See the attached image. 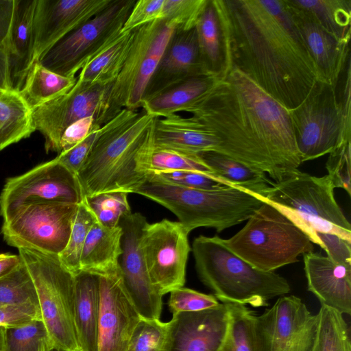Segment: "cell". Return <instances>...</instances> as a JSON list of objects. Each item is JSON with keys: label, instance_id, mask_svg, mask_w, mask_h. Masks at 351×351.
Wrapping results in <instances>:
<instances>
[{"label": "cell", "instance_id": "1", "mask_svg": "<svg viewBox=\"0 0 351 351\" xmlns=\"http://www.w3.org/2000/svg\"><path fill=\"white\" fill-rule=\"evenodd\" d=\"M217 141L216 152L275 182L301 165L289 110L232 66L186 110Z\"/></svg>", "mask_w": 351, "mask_h": 351}, {"label": "cell", "instance_id": "2", "mask_svg": "<svg viewBox=\"0 0 351 351\" xmlns=\"http://www.w3.org/2000/svg\"><path fill=\"white\" fill-rule=\"evenodd\" d=\"M232 66L287 110L306 97L318 75L285 0H213Z\"/></svg>", "mask_w": 351, "mask_h": 351}, {"label": "cell", "instance_id": "3", "mask_svg": "<svg viewBox=\"0 0 351 351\" xmlns=\"http://www.w3.org/2000/svg\"><path fill=\"white\" fill-rule=\"evenodd\" d=\"M155 118L143 110L124 108L100 128L76 175L83 198L108 192L133 193L146 180L144 155Z\"/></svg>", "mask_w": 351, "mask_h": 351}, {"label": "cell", "instance_id": "4", "mask_svg": "<svg viewBox=\"0 0 351 351\" xmlns=\"http://www.w3.org/2000/svg\"><path fill=\"white\" fill-rule=\"evenodd\" d=\"M192 252L199 280L223 303L267 306L269 300L291 291L284 277L254 267L232 252L217 235L195 238Z\"/></svg>", "mask_w": 351, "mask_h": 351}, {"label": "cell", "instance_id": "5", "mask_svg": "<svg viewBox=\"0 0 351 351\" xmlns=\"http://www.w3.org/2000/svg\"><path fill=\"white\" fill-rule=\"evenodd\" d=\"M133 193L167 208L189 233L200 227L220 232L247 221L264 202L260 196L235 186L198 190L148 180Z\"/></svg>", "mask_w": 351, "mask_h": 351}, {"label": "cell", "instance_id": "6", "mask_svg": "<svg viewBox=\"0 0 351 351\" xmlns=\"http://www.w3.org/2000/svg\"><path fill=\"white\" fill-rule=\"evenodd\" d=\"M263 204L226 245L254 267L265 272L295 263L313 252V243L304 227L281 207Z\"/></svg>", "mask_w": 351, "mask_h": 351}, {"label": "cell", "instance_id": "7", "mask_svg": "<svg viewBox=\"0 0 351 351\" xmlns=\"http://www.w3.org/2000/svg\"><path fill=\"white\" fill-rule=\"evenodd\" d=\"M329 176H311L295 170L281 181L271 182L260 196L291 215L322 247L315 232L335 234L351 241V225L337 204Z\"/></svg>", "mask_w": 351, "mask_h": 351}, {"label": "cell", "instance_id": "8", "mask_svg": "<svg viewBox=\"0 0 351 351\" xmlns=\"http://www.w3.org/2000/svg\"><path fill=\"white\" fill-rule=\"evenodd\" d=\"M36 287L41 319L53 350L81 351L75 326V278L58 256L21 248Z\"/></svg>", "mask_w": 351, "mask_h": 351}, {"label": "cell", "instance_id": "9", "mask_svg": "<svg viewBox=\"0 0 351 351\" xmlns=\"http://www.w3.org/2000/svg\"><path fill=\"white\" fill-rule=\"evenodd\" d=\"M336 89L317 80L301 104L289 110L302 163L351 142V110L342 108Z\"/></svg>", "mask_w": 351, "mask_h": 351}, {"label": "cell", "instance_id": "10", "mask_svg": "<svg viewBox=\"0 0 351 351\" xmlns=\"http://www.w3.org/2000/svg\"><path fill=\"white\" fill-rule=\"evenodd\" d=\"M176 28L157 20L134 29L128 57L106 94L96 125L102 126L124 108L138 111L163 52Z\"/></svg>", "mask_w": 351, "mask_h": 351}, {"label": "cell", "instance_id": "11", "mask_svg": "<svg viewBox=\"0 0 351 351\" xmlns=\"http://www.w3.org/2000/svg\"><path fill=\"white\" fill-rule=\"evenodd\" d=\"M136 0H112L103 11L70 32L38 62L66 77L76 73L106 49L120 35Z\"/></svg>", "mask_w": 351, "mask_h": 351}, {"label": "cell", "instance_id": "12", "mask_svg": "<svg viewBox=\"0 0 351 351\" xmlns=\"http://www.w3.org/2000/svg\"><path fill=\"white\" fill-rule=\"evenodd\" d=\"M78 204L60 202L24 204L3 219V239L19 250L58 256L67 244Z\"/></svg>", "mask_w": 351, "mask_h": 351}, {"label": "cell", "instance_id": "13", "mask_svg": "<svg viewBox=\"0 0 351 351\" xmlns=\"http://www.w3.org/2000/svg\"><path fill=\"white\" fill-rule=\"evenodd\" d=\"M317 328L313 314L302 300L282 295L253 322L255 351H311Z\"/></svg>", "mask_w": 351, "mask_h": 351}, {"label": "cell", "instance_id": "14", "mask_svg": "<svg viewBox=\"0 0 351 351\" xmlns=\"http://www.w3.org/2000/svg\"><path fill=\"white\" fill-rule=\"evenodd\" d=\"M189 232L179 221L164 219L145 226L141 250L153 285L164 295L184 287L191 251Z\"/></svg>", "mask_w": 351, "mask_h": 351}, {"label": "cell", "instance_id": "15", "mask_svg": "<svg viewBox=\"0 0 351 351\" xmlns=\"http://www.w3.org/2000/svg\"><path fill=\"white\" fill-rule=\"evenodd\" d=\"M83 199L76 175L54 158L6 180L0 195V215L4 219L17 208L32 202L78 204Z\"/></svg>", "mask_w": 351, "mask_h": 351}, {"label": "cell", "instance_id": "16", "mask_svg": "<svg viewBox=\"0 0 351 351\" xmlns=\"http://www.w3.org/2000/svg\"><path fill=\"white\" fill-rule=\"evenodd\" d=\"M110 86L77 80L68 93L31 110L32 126L44 136L47 153H60L63 132L76 121L93 116L96 125Z\"/></svg>", "mask_w": 351, "mask_h": 351}, {"label": "cell", "instance_id": "17", "mask_svg": "<svg viewBox=\"0 0 351 351\" xmlns=\"http://www.w3.org/2000/svg\"><path fill=\"white\" fill-rule=\"evenodd\" d=\"M147 223L145 217L139 213H130L120 220L122 253L119 263V276L140 316L160 319L163 295L151 281L141 245L143 230Z\"/></svg>", "mask_w": 351, "mask_h": 351}, {"label": "cell", "instance_id": "18", "mask_svg": "<svg viewBox=\"0 0 351 351\" xmlns=\"http://www.w3.org/2000/svg\"><path fill=\"white\" fill-rule=\"evenodd\" d=\"M112 1L36 0L32 65L62 38L105 10Z\"/></svg>", "mask_w": 351, "mask_h": 351}, {"label": "cell", "instance_id": "19", "mask_svg": "<svg viewBox=\"0 0 351 351\" xmlns=\"http://www.w3.org/2000/svg\"><path fill=\"white\" fill-rule=\"evenodd\" d=\"M228 303L201 311L173 314L167 322L164 351H218L228 331Z\"/></svg>", "mask_w": 351, "mask_h": 351}, {"label": "cell", "instance_id": "20", "mask_svg": "<svg viewBox=\"0 0 351 351\" xmlns=\"http://www.w3.org/2000/svg\"><path fill=\"white\" fill-rule=\"evenodd\" d=\"M98 351H126L141 316L126 293L119 274L99 276Z\"/></svg>", "mask_w": 351, "mask_h": 351}, {"label": "cell", "instance_id": "21", "mask_svg": "<svg viewBox=\"0 0 351 351\" xmlns=\"http://www.w3.org/2000/svg\"><path fill=\"white\" fill-rule=\"evenodd\" d=\"M315 65L318 80L335 88L350 60V44L339 41L307 10L285 0Z\"/></svg>", "mask_w": 351, "mask_h": 351}, {"label": "cell", "instance_id": "22", "mask_svg": "<svg viewBox=\"0 0 351 351\" xmlns=\"http://www.w3.org/2000/svg\"><path fill=\"white\" fill-rule=\"evenodd\" d=\"M200 76L208 75L199 56L196 29L175 30L149 82L142 104L179 84Z\"/></svg>", "mask_w": 351, "mask_h": 351}, {"label": "cell", "instance_id": "23", "mask_svg": "<svg viewBox=\"0 0 351 351\" xmlns=\"http://www.w3.org/2000/svg\"><path fill=\"white\" fill-rule=\"evenodd\" d=\"M308 290L321 304L341 314L351 313V266L335 263L327 256L303 254Z\"/></svg>", "mask_w": 351, "mask_h": 351}, {"label": "cell", "instance_id": "24", "mask_svg": "<svg viewBox=\"0 0 351 351\" xmlns=\"http://www.w3.org/2000/svg\"><path fill=\"white\" fill-rule=\"evenodd\" d=\"M154 146L176 150L193 155L215 152L217 141L202 123L192 117L178 114L167 117H156L152 126Z\"/></svg>", "mask_w": 351, "mask_h": 351}, {"label": "cell", "instance_id": "25", "mask_svg": "<svg viewBox=\"0 0 351 351\" xmlns=\"http://www.w3.org/2000/svg\"><path fill=\"white\" fill-rule=\"evenodd\" d=\"M36 0H14L12 21L5 40L12 86L19 91L32 66L34 52V16Z\"/></svg>", "mask_w": 351, "mask_h": 351}, {"label": "cell", "instance_id": "26", "mask_svg": "<svg viewBox=\"0 0 351 351\" xmlns=\"http://www.w3.org/2000/svg\"><path fill=\"white\" fill-rule=\"evenodd\" d=\"M122 229L109 228L97 221L90 230L80 258V271L98 276L119 274V258L122 253Z\"/></svg>", "mask_w": 351, "mask_h": 351}, {"label": "cell", "instance_id": "27", "mask_svg": "<svg viewBox=\"0 0 351 351\" xmlns=\"http://www.w3.org/2000/svg\"><path fill=\"white\" fill-rule=\"evenodd\" d=\"M75 278V326L81 351H98L99 276L80 271Z\"/></svg>", "mask_w": 351, "mask_h": 351}, {"label": "cell", "instance_id": "28", "mask_svg": "<svg viewBox=\"0 0 351 351\" xmlns=\"http://www.w3.org/2000/svg\"><path fill=\"white\" fill-rule=\"evenodd\" d=\"M195 29L199 56L207 75L224 78L232 64L220 18L213 0H209Z\"/></svg>", "mask_w": 351, "mask_h": 351}, {"label": "cell", "instance_id": "29", "mask_svg": "<svg viewBox=\"0 0 351 351\" xmlns=\"http://www.w3.org/2000/svg\"><path fill=\"white\" fill-rule=\"evenodd\" d=\"M216 80L210 76L191 78L144 101L141 109L157 118L186 112Z\"/></svg>", "mask_w": 351, "mask_h": 351}, {"label": "cell", "instance_id": "30", "mask_svg": "<svg viewBox=\"0 0 351 351\" xmlns=\"http://www.w3.org/2000/svg\"><path fill=\"white\" fill-rule=\"evenodd\" d=\"M197 156L221 180L256 195L261 196L271 182L265 173L220 153L204 152Z\"/></svg>", "mask_w": 351, "mask_h": 351}, {"label": "cell", "instance_id": "31", "mask_svg": "<svg viewBox=\"0 0 351 351\" xmlns=\"http://www.w3.org/2000/svg\"><path fill=\"white\" fill-rule=\"evenodd\" d=\"M134 34V30L121 33L106 49L80 71L77 80L89 84H112L128 57Z\"/></svg>", "mask_w": 351, "mask_h": 351}, {"label": "cell", "instance_id": "32", "mask_svg": "<svg viewBox=\"0 0 351 351\" xmlns=\"http://www.w3.org/2000/svg\"><path fill=\"white\" fill-rule=\"evenodd\" d=\"M34 131L31 110L19 91L0 88V151L29 137Z\"/></svg>", "mask_w": 351, "mask_h": 351}, {"label": "cell", "instance_id": "33", "mask_svg": "<svg viewBox=\"0 0 351 351\" xmlns=\"http://www.w3.org/2000/svg\"><path fill=\"white\" fill-rule=\"evenodd\" d=\"M77 82L33 64L19 93L30 110L68 93Z\"/></svg>", "mask_w": 351, "mask_h": 351}, {"label": "cell", "instance_id": "34", "mask_svg": "<svg viewBox=\"0 0 351 351\" xmlns=\"http://www.w3.org/2000/svg\"><path fill=\"white\" fill-rule=\"evenodd\" d=\"M309 12L339 41L350 44L351 0H291Z\"/></svg>", "mask_w": 351, "mask_h": 351}, {"label": "cell", "instance_id": "35", "mask_svg": "<svg viewBox=\"0 0 351 351\" xmlns=\"http://www.w3.org/2000/svg\"><path fill=\"white\" fill-rule=\"evenodd\" d=\"M311 351H351L350 330L343 314L321 304Z\"/></svg>", "mask_w": 351, "mask_h": 351}, {"label": "cell", "instance_id": "36", "mask_svg": "<svg viewBox=\"0 0 351 351\" xmlns=\"http://www.w3.org/2000/svg\"><path fill=\"white\" fill-rule=\"evenodd\" d=\"M144 165L147 173L192 171L215 175L197 155L155 147L152 137L145 152Z\"/></svg>", "mask_w": 351, "mask_h": 351}, {"label": "cell", "instance_id": "37", "mask_svg": "<svg viewBox=\"0 0 351 351\" xmlns=\"http://www.w3.org/2000/svg\"><path fill=\"white\" fill-rule=\"evenodd\" d=\"M95 221V217L84 198L77 206L67 244L58 255L61 263L73 275L80 271L84 245Z\"/></svg>", "mask_w": 351, "mask_h": 351}, {"label": "cell", "instance_id": "38", "mask_svg": "<svg viewBox=\"0 0 351 351\" xmlns=\"http://www.w3.org/2000/svg\"><path fill=\"white\" fill-rule=\"evenodd\" d=\"M22 304H32L39 310L35 285L21 259L17 266L0 278V306Z\"/></svg>", "mask_w": 351, "mask_h": 351}, {"label": "cell", "instance_id": "39", "mask_svg": "<svg viewBox=\"0 0 351 351\" xmlns=\"http://www.w3.org/2000/svg\"><path fill=\"white\" fill-rule=\"evenodd\" d=\"M228 304L230 313L229 328L218 351H255L253 337L255 314L245 305Z\"/></svg>", "mask_w": 351, "mask_h": 351}, {"label": "cell", "instance_id": "40", "mask_svg": "<svg viewBox=\"0 0 351 351\" xmlns=\"http://www.w3.org/2000/svg\"><path fill=\"white\" fill-rule=\"evenodd\" d=\"M46 328L41 319L5 328L4 351H51Z\"/></svg>", "mask_w": 351, "mask_h": 351}, {"label": "cell", "instance_id": "41", "mask_svg": "<svg viewBox=\"0 0 351 351\" xmlns=\"http://www.w3.org/2000/svg\"><path fill=\"white\" fill-rule=\"evenodd\" d=\"M128 194L122 191L108 192L84 199L96 221L104 226L113 228L119 226L123 217L132 213Z\"/></svg>", "mask_w": 351, "mask_h": 351}, {"label": "cell", "instance_id": "42", "mask_svg": "<svg viewBox=\"0 0 351 351\" xmlns=\"http://www.w3.org/2000/svg\"><path fill=\"white\" fill-rule=\"evenodd\" d=\"M209 0H165L161 19L185 32L195 28Z\"/></svg>", "mask_w": 351, "mask_h": 351}, {"label": "cell", "instance_id": "43", "mask_svg": "<svg viewBox=\"0 0 351 351\" xmlns=\"http://www.w3.org/2000/svg\"><path fill=\"white\" fill-rule=\"evenodd\" d=\"M147 180L198 190L212 191L232 186L215 175L192 171L148 172Z\"/></svg>", "mask_w": 351, "mask_h": 351}, {"label": "cell", "instance_id": "44", "mask_svg": "<svg viewBox=\"0 0 351 351\" xmlns=\"http://www.w3.org/2000/svg\"><path fill=\"white\" fill-rule=\"evenodd\" d=\"M167 322L141 317L130 337L126 351H164Z\"/></svg>", "mask_w": 351, "mask_h": 351}, {"label": "cell", "instance_id": "45", "mask_svg": "<svg viewBox=\"0 0 351 351\" xmlns=\"http://www.w3.org/2000/svg\"><path fill=\"white\" fill-rule=\"evenodd\" d=\"M351 142L343 144L329 153L326 169L335 188L351 193Z\"/></svg>", "mask_w": 351, "mask_h": 351}, {"label": "cell", "instance_id": "46", "mask_svg": "<svg viewBox=\"0 0 351 351\" xmlns=\"http://www.w3.org/2000/svg\"><path fill=\"white\" fill-rule=\"evenodd\" d=\"M219 304L214 295L202 293L182 287L170 292L168 306L173 314L208 309Z\"/></svg>", "mask_w": 351, "mask_h": 351}, {"label": "cell", "instance_id": "47", "mask_svg": "<svg viewBox=\"0 0 351 351\" xmlns=\"http://www.w3.org/2000/svg\"><path fill=\"white\" fill-rule=\"evenodd\" d=\"M165 0L136 1L126 19L121 33H125L160 20Z\"/></svg>", "mask_w": 351, "mask_h": 351}, {"label": "cell", "instance_id": "48", "mask_svg": "<svg viewBox=\"0 0 351 351\" xmlns=\"http://www.w3.org/2000/svg\"><path fill=\"white\" fill-rule=\"evenodd\" d=\"M95 125L89 135L71 149L58 154L56 160L71 173L77 175L87 158L99 134L100 128Z\"/></svg>", "mask_w": 351, "mask_h": 351}, {"label": "cell", "instance_id": "49", "mask_svg": "<svg viewBox=\"0 0 351 351\" xmlns=\"http://www.w3.org/2000/svg\"><path fill=\"white\" fill-rule=\"evenodd\" d=\"M327 256L337 263L351 266V241L332 233L315 232Z\"/></svg>", "mask_w": 351, "mask_h": 351}, {"label": "cell", "instance_id": "50", "mask_svg": "<svg viewBox=\"0 0 351 351\" xmlns=\"http://www.w3.org/2000/svg\"><path fill=\"white\" fill-rule=\"evenodd\" d=\"M34 319H41L40 311L34 305L0 306V326L17 327Z\"/></svg>", "mask_w": 351, "mask_h": 351}, {"label": "cell", "instance_id": "51", "mask_svg": "<svg viewBox=\"0 0 351 351\" xmlns=\"http://www.w3.org/2000/svg\"><path fill=\"white\" fill-rule=\"evenodd\" d=\"M95 125L93 116L84 117L70 125L62 135L60 141V153L71 149L82 141L89 135Z\"/></svg>", "mask_w": 351, "mask_h": 351}, {"label": "cell", "instance_id": "52", "mask_svg": "<svg viewBox=\"0 0 351 351\" xmlns=\"http://www.w3.org/2000/svg\"><path fill=\"white\" fill-rule=\"evenodd\" d=\"M0 88L12 90V73L9 54L5 43H0Z\"/></svg>", "mask_w": 351, "mask_h": 351}, {"label": "cell", "instance_id": "53", "mask_svg": "<svg viewBox=\"0 0 351 351\" xmlns=\"http://www.w3.org/2000/svg\"><path fill=\"white\" fill-rule=\"evenodd\" d=\"M14 0H0V43L5 42L9 32Z\"/></svg>", "mask_w": 351, "mask_h": 351}, {"label": "cell", "instance_id": "54", "mask_svg": "<svg viewBox=\"0 0 351 351\" xmlns=\"http://www.w3.org/2000/svg\"><path fill=\"white\" fill-rule=\"evenodd\" d=\"M21 261L19 254H0V278L12 270Z\"/></svg>", "mask_w": 351, "mask_h": 351}, {"label": "cell", "instance_id": "55", "mask_svg": "<svg viewBox=\"0 0 351 351\" xmlns=\"http://www.w3.org/2000/svg\"><path fill=\"white\" fill-rule=\"evenodd\" d=\"M5 332V328L3 326H0V350H4Z\"/></svg>", "mask_w": 351, "mask_h": 351}, {"label": "cell", "instance_id": "56", "mask_svg": "<svg viewBox=\"0 0 351 351\" xmlns=\"http://www.w3.org/2000/svg\"><path fill=\"white\" fill-rule=\"evenodd\" d=\"M51 351H57V350H51Z\"/></svg>", "mask_w": 351, "mask_h": 351}, {"label": "cell", "instance_id": "57", "mask_svg": "<svg viewBox=\"0 0 351 351\" xmlns=\"http://www.w3.org/2000/svg\"><path fill=\"white\" fill-rule=\"evenodd\" d=\"M0 351H4V350H0Z\"/></svg>", "mask_w": 351, "mask_h": 351}]
</instances>
